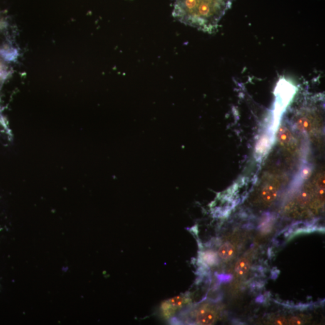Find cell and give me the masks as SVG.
Instances as JSON below:
<instances>
[{"label":"cell","instance_id":"cell-1","mask_svg":"<svg viewBox=\"0 0 325 325\" xmlns=\"http://www.w3.org/2000/svg\"><path fill=\"white\" fill-rule=\"evenodd\" d=\"M229 2L230 0H175L173 15L183 23L213 32Z\"/></svg>","mask_w":325,"mask_h":325},{"label":"cell","instance_id":"cell-2","mask_svg":"<svg viewBox=\"0 0 325 325\" xmlns=\"http://www.w3.org/2000/svg\"><path fill=\"white\" fill-rule=\"evenodd\" d=\"M188 302L189 298L187 295H180L164 301L161 305V310L164 318L166 319L170 318L178 310L182 309V307L188 303Z\"/></svg>","mask_w":325,"mask_h":325},{"label":"cell","instance_id":"cell-3","mask_svg":"<svg viewBox=\"0 0 325 325\" xmlns=\"http://www.w3.org/2000/svg\"><path fill=\"white\" fill-rule=\"evenodd\" d=\"M217 319L215 312L211 309L203 307L196 314V322L199 325H212Z\"/></svg>","mask_w":325,"mask_h":325},{"label":"cell","instance_id":"cell-4","mask_svg":"<svg viewBox=\"0 0 325 325\" xmlns=\"http://www.w3.org/2000/svg\"><path fill=\"white\" fill-rule=\"evenodd\" d=\"M279 138L281 145L285 146V147L289 148V149L294 148V138L287 128L282 126L280 128Z\"/></svg>","mask_w":325,"mask_h":325},{"label":"cell","instance_id":"cell-5","mask_svg":"<svg viewBox=\"0 0 325 325\" xmlns=\"http://www.w3.org/2000/svg\"><path fill=\"white\" fill-rule=\"evenodd\" d=\"M278 193V187L276 184L269 183L265 186L262 192V199L265 202H272L275 199Z\"/></svg>","mask_w":325,"mask_h":325},{"label":"cell","instance_id":"cell-6","mask_svg":"<svg viewBox=\"0 0 325 325\" xmlns=\"http://www.w3.org/2000/svg\"><path fill=\"white\" fill-rule=\"evenodd\" d=\"M234 248L229 242L222 245L218 250V255L222 259L227 260L230 259L234 254Z\"/></svg>","mask_w":325,"mask_h":325},{"label":"cell","instance_id":"cell-7","mask_svg":"<svg viewBox=\"0 0 325 325\" xmlns=\"http://www.w3.org/2000/svg\"><path fill=\"white\" fill-rule=\"evenodd\" d=\"M201 259L202 262L206 265H214L217 264L218 262L217 255L215 252L208 250L204 252H202L201 255Z\"/></svg>","mask_w":325,"mask_h":325},{"label":"cell","instance_id":"cell-8","mask_svg":"<svg viewBox=\"0 0 325 325\" xmlns=\"http://www.w3.org/2000/svg\"><path fill=\"white\" fill-rule=\"evenodd\" d=\"M250 269V264L248 260L242 259L237 262L235 267V272L239 276H243L247 274Z\"/></svg>","mask_w":325,"mask_h":325},{"label":"cell","instance_id":"cell-9","mask_svg":"<svg viewBox=\"0 0 325 325\" xmlns=\"http://www.w3.org/2000/svg\"><path fill=\"white\" fill-rule=\"evenodd\" d=\"M290 323L291 325H298L301 324V322L297 318H293L290 320Z\"/></svg>","mask_w":325,"mask_h":325},{"label":"cell","instance_id":"cell-10","mask_svg":"<svg viewBox=\"0 0 325 325\" xmlns=\"http://www.w3.org/2000/svg\"><path fill=\"white\" fill-rule=\"evenodd\" d=\"M2 80H0V89H1ZM0 124H4L3 121V118H2L1 113V106H0Z\"/></svg>","mask_w":325,"mask_h":325}]
</instances>
